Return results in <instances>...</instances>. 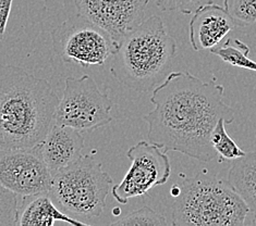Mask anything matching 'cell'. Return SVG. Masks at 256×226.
I'll return each mask as SVG.
<instances>
[{
	"label": "cell",
	"instance_id": "obj_1",
	"mask_svg": "<svg viewBox=\"0 0 256 226\" xmlns=\"http://www.w3.org/2000/svg\"><path fill=\"white\" fill-rule=\"evenodd\" d=\"M224 88L188 72H172L153 90L155 108L143 117L150 143L164 151H178L202 162L214 160L210 142L217 122L232 123L234 110L224 100Z\"/></svg>",
	"mask_w": 256,
	"mask_h": 226
},
{
	"label": "cell",
	"instance_id": "obj_2",
	"mask_svg": "<svg viewBox=\"0 0 256 226\" xmlns=\"http://www.w3.org/2000/svg\"><path fill=\"white\" fill-rule=\"evenodd\" d=\"M50 82L12 64H0V148L40 144L59 103Z\"/></svg>",
	"mask_w": 256,
	"mask_h": 226
},
{
	"label": "cell",
	"instance_id": "obj_3",
	"mask_svg": "<svg viewBox=\"0 0 256 226\" xmlns=\"http://www.w3.org/2000/svg\"><path fill=\"white\" fill-rule=\"evenodd\" d=\"M176 52V41L166 32L162 17L153 15L120 42L114 53L112 74L128 88L145 93L166 74Z\"/></svg>",
	"mask_w": 256,
	"mask_h": 226
},
{
	"label": "cell",
	"instance_id": "obj_4",
	"mask_svg": "<svg viewBox=\"0 0 256 226\" xmlns=\"http://www.w3.org/2000/svg\"><path fill=\"white\" fill-rule=\"evenodd\" d=\"M172 225L242 226L248 208L228 183L200 173L172 188Z\"/></svg>",
	"mask_w": 256,
	"mask_h": 226
},
{
	"label": "cell",
	"instance_id": "obj_5",
	"mask_svg": "<svg viewBox=\"0 0 256 226\" xmlns=\"http://www.w3.org/2000/svg\"><path fill=\"white\" fill-rule=\"evenodd\" d=\"M114 187L112 176L93 156H82L76 162L54 173L48 195L74 219L100 218Z\"/></svg>",
	"mask_w": 256,
	"mask_h": 226
},
{
	"label": "cell",
	"instance_id": "obj_6",
	"mask_svg": "<svg viewBox=\"0 0 256 226\" xmlns=\"http://www.w3.org/2000/svg\"><path fill=\"white\" fill-rule=\"evenodd\" d=\"M114 102L90 75L68 77L54 117V123L80 133L93 132L112 121Z\"/></svg>",
	"mask_w": 256,
	"mask_h": 226
},
{
	"label": "cell",
	"instance_id": "obj_7",
	"mask_svg": "<svg viewBox=\"0 0 256 226\" xmlns=\"http://www.w3.org/2000/svg\"><path fill=\"white\" fill-rule=\"evenodd\" d=\"M52 40L64 62L80 64L83 68L104 64L117 50L107 32L80 15L70 17L54 28Z\"/></svg>",
	"mask_w": 256,
	"mask_h": 226
},
{
	"label": "cell",
	"instance_id": "obj_8",
	"mask_svg": "<svg viewBox=\"0 0 256 226\" xmlns=\"http://www.w3.org/2000/svg\"><path fill=\"white\" fill-rule=\"evenodd\" d=\"M131 167L112 193L119 204L126 205L132 198L143 196L152 188L166 184L172 173L167 151L158 146L141 140L128 150Z\"/></svg>",
	"mask_w": 256,
	"mask_h": 226
},
{
	"label": "cell",
	"instance_id": "obj_9",
	"mask_svg": "<svg viewBox=\"0 0 256 226\" xmlns=\"http://www.w3.org/2000/svg\"><path fill=\"white\" fill-rule=\"evenodd\" d=\"M52 177L38 145L30 148H0V185L20 198L48 194Z\"/></svg>",
	"mask_w": 256,
	"mask_h": 226
},
{
	"label": "cell",
	"instance_id": "obj_10",
	"mask_svg": "<svg viewBox=\"0 0 256 226\" xmlns=\"http://www.w3.org/2000/svg\"><path fill=\"white\" fill-rule=\"evenodd\" d=\"M78 15L100 27L119 44L145 20L148 0H74Z\"/></svg>",
	"mask_w": 256,
	"mask_h": 226
},
{
	"label": "cell",
	"instance_id": "obj_11",
	"mask_svg": "<svg viewBox=\"0 0 256 226\" xmlns=\"http://www.w3.org/2000/svg\"><path fill=\"white\" fill-rule=\"evenodd\" d=\"M188 25V38L196 52L210 50L236 28L232 17L224 7L214 2L206 3L193 12Z\"/></svg>",
	"mask_w": 256,
	"mask_h": 226
},
{
	"label": "cell",
	"instance_id": "obj_12",
	"mask_svg": "<svg viewBox=\"0 0 256 226\" xmlns=\"http://www.w3.org/2000/svg\"><path fill=\"white\" fill-rule=\"evenodd\" d=\"M40 155L52 174L76 162L82 157L84 138L70 126L52 124L40 144Z\"/></svg>",
	"mask_w": 256,
	"mask_h": 226
},
{
	"label": "cell",
	"instance_id": "obj_13",
	"mask_svg": "<svg viewBox=\"0 0 256 226\" xmlns=\"http://www.w3.org/2000/svg\"><path fill=\"white\" fill-rule=\"evenodd\" d=\"M56 222H64L74 226L86 225L85 222L59 210L48 194H38L21 198L18 209L16 225L52 226Z\"/></svg>",
	"mask_w": 256,
	"mask_h": 226
},
{
	"label": "cell",
	"instance_id": "obj_14",
	"mask_svg": "<svg viewBox=\"0 0 256 226\" xmlns=\"http://www.w3.org/2000/svg\"><path fill=\"white\" fill-rule=\"evenodd\" d=\"M227 183L243 199L256 225V150L236 159L229 170Z\"/></svg>",
	"mask_w": 256,
	"mask_h": 226
},
{
	"label": "cell",
	"instance_id": "obj_15",
	"mask_svg": "<svg viewBox=\"0 0 256 226\" xmlns=\"http://www.w3.org/2000/svg\"><path fill=\"white\" fill-rule=\"evenodd\" d=\"M210 51L226 63L256 72V62L248 58L250 48L240 39L228 38L222 45L218 44L210 49Z\"/></svg>",
	"mask_w": 256,
	"mask_h": 226
},
{
	"label": "cell",
	"instance_id": "obj_16",
	"mask_svg": "<svg viewBox=\"0 0 256 226\" xmlns=\"http://www.w3.org/2000/svg\"><path fill=\"white\" fill-rule=\"evenodd\" d=\"M224 124L226 121L224 119L219 120L210 135V142L217 155H220V157L227 160H236V159L244 157L246 152L243 151L228 135Z\"/></svg>",
	"mask_w": 256,
	"mask_h": 226
},
{
	"label": "cell",
	"instance_id": "obj_17",
	"mask_svg": "<svg viewBox=\"0 0 256 226\" xmlns=\"http://www.w3.org/2000/svg\"><path fill=\"white\" fill-rule=\"evenodd\" d=\"M224 7L236 27H246L256 22V0H224Z\"/></svg>",
	"mask_w": 256,
	"mask_h": 226
},
{
	"label": "cell",
	"instance_id": "obj_18",
	"mask_svg": "<svg viewBox=\"0 0 256 226\" xmlns=\"http://www.w3.org/2000/svg\"><path fill=\"white\" fill-rule=\"evenodd\" d=\"M112 225H121V226H129V225H155V226H166L172 225V221L168 220L164 216L160 215L155 210L148 207H143L141 209L133 211L126 217L121 218L117 221L112 223Z\"/></svg>",
	"mask_w": 256,
	"mask_h": 226
},
{
	"label": "cell",
	"instance_id": "obj_19",
	"mask_svg": "<svg viewBox=\"0 0 256 226\" xmlns=\"http://www.w3.org/2000/svg\"><path fill=\"white\" fill-rule=\"evenodd\" d=\"M20 197L0 185V225H16Z\"/></svg>",
	"mask_w": 256,
	"mask_h": 226
},
{
	"label": "cell",
	"instance_id": "obj_20",
	"mask_svg": "<svg viewBox=\"0 0 256 226\" xmlns=\"http://www.w3.org/2000/svg\"><path fill=\"white\" fill-rule=\"evenodd\" d=\"M212 0H157L156 4L162 11H178L184 14H192L202 5Z\"/></svg>",
	"mask_w": 256,
	"mask_h": 226
},
{
	"label": "cell",
	"instance_id": "obj_21",
	"mask_svg": "<svg viewBox=\"0 0 256 226\" xmlns=\"http://www.w3.org/2000/svg\"><path fill=\"white\" fill-rule=\"evenodd\" d=\"M14 0H0V41L4 40Z\"/></svg>",
	"mask_w": 256,
	"mask_h": 226
}]
</instances>
